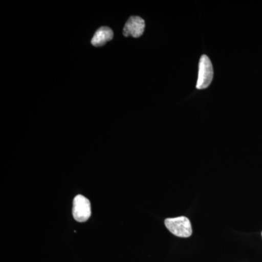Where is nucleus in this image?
<instances>
[{"mask_svg":"<svg viewBox=\"0 0 262 262\" xmlns=\"http://www.w3.org/2000/svg\"><path fill=\"white\" fill-rule=\"evenodd\" d=\"M213 77V69L211 60L206 55L201 56L199 62L198 82L196 88L198 90L209 87Z\"/></svg>","mask_w":262,"mask_h":262,"instance_id":"obj_2","label":"nucleus"},{"mask_svg":"<svg viewBox=\"0 0 262 262\" xmlns=\"http://www.w3.org/2000/svg\"><path fill=\"white\" fill-rule=\"evenodd\" d=\"M145 29V22L144 19L139 16H131L127 20L123 29V35L125 37L138 38L142 35Z\"/></svg>","mask_w":262,"mask_h":262,"instance_id":"obj_4","label":"nucleus"},{"mask_svg":"<svg viewBox=\"0 0 262 262\" xmlns=\"http://www.w3.org/2000/svg\"><path fill=\"white\" fill-rule=\"evenodd\" d=\"M73 216L79 222H86L91 215V203L85 196L77 195L73 202Z\"/></svg>","mask_w":262,"mask_h":262,"instance_id":"obj_3","label":"nucleus"},{"mask_svg":"<svg viewBox=\"0 0 262 262\" xmlns=\"http://www.w3.org/2000/svg\"><path fill=\"white\" fill-rule=\"evenodd\" d=\"M166 228L174 235L179 237H189L192 235L190 221L185 216L168 218L165 220Z\"/></svg>","mask_w":262,"mask_h":262,"instance_id":"obj_1","label":"nucleus"},{"mask_svg":"<svg viewBox=\"0 0 262 262\" xmlns=\"http://www.w3.org/2000/svg\"><path fill=\"white\" fill-rule=\"evenodd\" d=\"M261 236H262V232H261Z\"/></svg>","mask_w":262,"mask_h":262,"instance_id":"obj_6","label":"nucleus"},{"mask_svg":"<svg viewBox=\"0 0 262 262\" xmlns=\"http://www.w3.org/2000/svg\"><path fill=\"white\" fill-rule=\"evenodd\" d=\"M113 35V32L111 29L106 27H101L95 33L91 43L95 47H101L104 46L108 41L112 40Z\"/></svg>","mask_w":262,"mask_h":262,"instance_id":"obj_5","label":"nucleus"}]
</instances>
